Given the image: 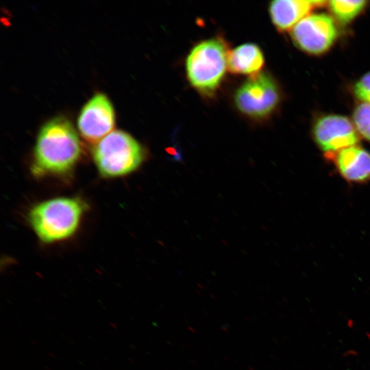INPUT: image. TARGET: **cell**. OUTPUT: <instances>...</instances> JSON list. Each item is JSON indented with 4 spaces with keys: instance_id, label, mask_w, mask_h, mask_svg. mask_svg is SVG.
<instances>
[{
    "instance_id": "6da1fadb",
    "label": "cell",
    "mask_w": 370,
    "mask_h": 370,
    "mask_svg": "<svg viewBox=\"0 0 370 370\" xmlns=\"http://www.w3.org/2000/svg\"><path fill=\"white\" fill-rule=\"evenodd\" d=\"M81 156L80 142L71 122L57 116L40 128L34 151L35 175H64L73 169Z\"/></svg>"
},
{
    "instance_id": "7a4b0ae2",
    "label": "cell",
    "mask_w": 370,
    "mask_h": 370,
    "mask_svg": "<svg viewBox=\"0 0 370 370\" xmlns=\"http://www.w3.org/2000/svg\"><path fill=\"white\" fill-rule=\"evenodd\" d=\"M85 209V204L78 198L57 197L34 206L28 219L38 238L51 243L74 234Z\"/></svg>"
},
{
    "instance_id": "3957f363",
    "label": "cell",
    "mask_w": 370,
    "mask_h": 370,
    "mask_svg": "<svg viewBox=\"0 0 370 370\" xmlns=\"http://www.w3.org/2000/svg\"><path fill=\"white\" fill-rule=\"evenodd\" d=\"M92 156L103 176L117 177L136 170L143 162L145 152L130 134L121 130H113L96 143Z\"/></svg>"
},
{
    "instance_id": "277c9868",
    "label": "cell",
    "mask_w": 370,
    "mask_h": 370,
    "mask_svg": "<svg viewBox=\"0 0 370 370\" xmlns=\"http://www.w3.org/2000/svg\"><path fill=\"white\" fill-rule=\"evenodd\" d=\"M229 52L220 38H210L196 45L186 61L187 78L193 88L204 94L214 92L221 83Z\"/></svg>"
},
{
    "instance_id": "5b68a950",
    "label": "cell",
    "mask_w": 370,
    "mask_h": 370,
    "mask_svg": "<svg viewBox=\"0 0 370 370\" xmlns=\"http://www.w3.org/2000/svg\"><path fill=\"white\" fill-rule=\"evenodd\" d=\"M280 101V90L273 78L265 73L251 76L236 90L234 103L245 115L256 119L270 115Z\"/></svg>"
},
{
    "instance_id": "8992f818",
    "label": "cell",
    "mask_w": 370,
    "mask_h": 370,
    "mask_svg": "<svg viewBox=\"0 0 370 370\" xmlns=\"http://www.w3.org/2000/svg\"><path fill=\"white\" fill-rule=\"evenodd\" d=\"M338 32L332 17L326 14H310L293 28L294 43L310 54H321L328 50L337 37Z\"/></svg>"
},
{
    "instance_id": "52a82bcc",
    "label": "cell",
    "mask_w": 370,
    "mask_h": 370,
    "mask_svg": "<svg viewBox=\"0 0 370 370\" xmlns=\"http://www.w3.org/2000/svg\"><path fill=\"white\" fill-rule=\"evenodd\" d=\"M312 134L318 147L328 158L359 142L354 125L348 118L341 115L330 114L319 118L314 124Z\"/></svg>"
},
{
    "instance_id": "ba28073f",
    "label": "cell",
    "mask_w": 370,
    "mask_h": 370,
    "mask_svg": "<svg viewBox=\"0 0 370 370\" xmlns=\"http://www.w3.org/2000/svg\"><path fill=\"white\" fill-rule=\"evenodd\" d=\"M115 123L114 108L107 96L97 93L82 107L77 127L88 142L97 143L113 131Z\"/></svg>"
},
{
    "instance_id": "9c48e42d",
    "label": "cell",
    "mask_w": 370,
    "mask_h": 370,
    "mask_svg": "<svg viewBox=\"0 0 370 370\" xmlns=\"http://www.w3.org/2000/svg\"><path fill=\"white\" fill-rule=\"evenodd\" d=\"M333 159L340 175L347 182L363 184L370 181V152L357 145L343 149Z\"/></svg>"
},
{
    "instance_id": "30bf717a",
    "label": "cell",
    "mask_w": 370,
    "mask_h": 370,
    "mask_svg": "<svg viewBox=\"0 0 370 370\" xmlns=\"http://www.w3.org/2000/svg\"><path fill=\"white\" fill-rule=\"evenodd\" d=\"M324 3L323 1L277 0L271 2L269 10L274 25L286 31L293 28L312 9Z\"/></svg>"
},
{
    "instance_id": "8fae6325",
    "label": "cell",
    "mask_w": 370,
    "mask_h": 370,
    "mask_svg": "<svg viewBox=\"0 0 370 370\" xmlns=\"http://www.w3.org/2000/svg\"><path fill=\"white\" fill-rule=\"evenodd\" d=\"M264 63L260 48L254 43H245L229 52L227 69L234 74L253 76L260 73Z\"/></svg>"
},
{
    "instance_id": "7c38bea8",
    "label": "cell",
    "mask_w": 370,
    "mask_h": 370,
    "mask_svg": "<svg viewBox=\"0 0 370 370\" xmlns=\"http://www.w3.org/2000/svg\"><path fill=\"white\" fill-rule=\"evenodd\" d=\"M335 18L345 24L352 21L366 6V1L333 0L328 2Z\"/></svg>"
},
{
    "instance_id": "4fadbf2b",
    "label": "cell",
    "mask_w": 370,
    "mask_h": 370,
    "mask_svg": "<svg viewBox=\"0 0 370 370\" xmlns=\"http://www.w3.org/2000/svg\"><path fill=\"white\" fill-rule=\"evenodd\" d=\"M353 121L357 132L370 142V103H362L355 108Z\"/></svg>"
},
{
    "instance_id": "5bb4252c",
    "label": "cell",
    "mask_w": 370,
    "mask_h": 370,
    "mask_svg": "<svg viewBox=\"0 0 370 370\" xmlns=\"http://www.w3.org/2000/svg\"><path fill=\"white\" fill-rule=\"evenodd\" d=\"M354 93L364 103H370V72L365 74L354 85Z\"/></svg>"
}]
</instances>
